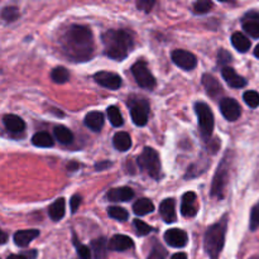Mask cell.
I'll return each instance as SVG.
<instances>
[{
  "instance_id": "7c38bea8",
  "label": "cell",
  "mask_w": 259,
  "mask_h": 259,
  "mask_svg": "<svg viewBox=\"0 0 259 259\" xmlns=\"http://www.w3.org/2000/svg\"><path fill=\"white\" fill-rule=\"evenodd\" d=\"M243 29L253 38H259V13L250 10L242 18Z\"/></svg>"
},
{
  "instance_id": "74e56055",
  "label": "cell",
  "mask_w": 259,
  "mask_h": 259,
  "mask_svg": "<svg viewBox=\"0 0 259 259\" xmlns=\"http://www.w3.org/2000/svg\"><path fill=\"white\" fill-rule=\"evenodd\" d=\"M134 228H136V230H137V233H138V235H148L149 233L152 232V227H149L148 224H147V223H144V222H142V220H139V219H136L134 220Z\"/></svg>"
},
{
  "instance_id": "277c9868",
  "label": "cell",
  "mask_w": 259,
  "mask_h": 259,
  "mask_svg": "<svg viewBox=\"0 0 259 259\" xmlns=\"http://www.w3.org/2000/svg\"><path fill=\"white\" fill-rule=\"evenodd\" d=\"M230 157H232L230 153L225 154V157L219 163L217 172H215L211 185V197H214V199L222 200L225 197V190H227L228 182H229L230 166H232Z\"/></svg>"
},
{
  "instance_id": "cb8c5ba5",
  "label": "cell",
  "mask_w": 259,
  "mask_h": 259,
  "mask_svg": "<svg viewBox=\"0 0 259 259\" xmlns=\"http://www.w3.org/2000/svg\"><path fill=\"white\" fill-rule=\"evenodd\" d=\"M65 210H66V202L63 197L57 199L52 205H51L48 214L53 222H60L63 217H65Z\"/></svg>"
},
{
  "instance_id": "ffe728a7",
  "label": "cell",
  "mask_w": 259,
  "mask_h": 259,
  "mask_svg": "<svg viewBox=\"0 0 259 259\" xmlns=\"http://www.w3.org/2000/svg\"><path fill=\"white\" fill-rule=\"evenodd\" d=\"M3 123H4L5 128L10 133H22L25 129V123L20 116L14 115V114H8L3 118Z\"/></svg>"
},
{
  "instance_id": "30bf717a",
  "label": "cell",
  "mask_w": 259,
  "mask_h": 259,
  "mask_svg": "<svg viewBox=\"0 0 259 259\" xmlns=\"http://www.w3.org/2000/svg\"><path fill=\"white\" fill-rule=\"evenodd\" d=\"M219 108L223 116L229 121L238 120V119L240 118V114H242V108H240V105L234 100V99H222V100H220Z\"/></svg>"
},
{
  "instance_id": "1f68e13d",
  "label": "cell",
  "mask_w": 259,
  "mask_h": 259,
  "mask_svg": "<svg viewBox=\"0 0 259 259\" xmlns=\"http://www.w3.org/2000/svg\"><path fill=\"white\" fill-rule=\"evenodd\" d=\"M109 217L119 222H125L129 219V212L120 206H110L108 209Z\"/></svg>"
},
{
  "instance_id": "d6a6232c",
  "label": "cell",
  "mask_w": 259,
  "mask_h": 259,
  "mask_svg": "<svg viewBox=\"0 0 259 259\" xmlns=\"http://www.w3.org/2000/svg\"><path fill=\"white\" fill-rule=\"evenodd\" d=\"M20 13L17 7H5L2 12V18L5 23H13L19 18Z\"/></svg>"
},
{
  "instance_id": "6da1fadb",
  "label": "cell",
  "mask_w": 259,
  "mask_h": 259,
  "mask_svg": "<svg viewBox=\"0 0 259 259\" xmlns=\"http://www.w3.org/2000/svg\"><path fill=\"white\" fill-rule=\"evenodd\" d=\"M61 45L66 57L73 62H86L93 57L95 50L93 32L85 25L78 24L71 25L66 30Z\"/></svg>"
},
{
  "instance_id": "e575fe53",
  "label": "cell",
  "mask_w": 259,
  "mask_h": 259,
  "mask_svg": "<svg viewBox=\"0 0 259 259\" xmlns=\"http://www.w3.org/2000/svg\"><path fill=\"white\" fill-rule=\"evenodd\" d=\"M243 99H244L245 104H247L249 108H257L259 106V94L257 91H253V90H249V91H245L244 95H243Z\"/></svg>"
},
{
  "instance_id": "d4e9b609",
  "label": "cell",
  "mask_w": 259,
  "mask_h": 259,
  "mask_svg": "<svg viewBox=\"0 0 259 259\" xmlns=\"http://www.w3.org/2000/svg\"><path fill=\"white\" fill-rule=\"evenodd\" d=\"M113 144L118 151L126 152L132 147V138L126 132H119L114 136Z\"/></svg>"
},
{
  "instance_id": "4fadbf2b",
  "label": "cell",
  "mask_w": 259,
  "mask_h": 259,
  "mask_svg": "<svg viewBox=\"0 0 259 259\" xmlns=\"http://www.w3.org/2000/svg\"><path fill=\"white\" fill-rule=\"evenodd\" d=\"M164 240L168 245L174 248H184L189 242L186 232L181 229H169L164 233Z\"/></svg>"
},
{
  "instance_id": "f1b7e54d",
  "label": "cell",
  "mask_w": 259,
  "mask_h": 259,
  "mask_svg": "<svg viewBox=\"0 0 259 259\" xmlns=\"http://www.w3.org/2000/svg\"><path fill=\"white\" fill-rule=\"evenodd\" d=\"M53 133H55L56 139H57L60 143L62 144H70L73 142V134L72 132L68 128L63 125H57L53 129Z\"/></svg>"
},
{
  "instance_id": "f35d334b",
  "label": "cell",
  "mask_w": 259,
  "mask_h": 259,
  "mask_svg": "<svg viewBox=\"0 0 259 259\" xmlns=\"http://www.w3.org/2000/svg\"><path fill=\"white\" fill-rule=\"evenodd\" d=\"M258 228H259V202L252 209V212H250V224H249V229L252 230V232L257 230Z\"/></svg>"
},
{
  "instance_id": "7dc6e473",
  "label": "cell",
  "mask_w": 259,
  "mask_h": 259,
  "mask_svg": "<svg viewBox=\"0 0 259 259\" xmlns=\"http://www.w3.org/2000/svg\"><path fill=\"white\" fill-rule=\"evenodd\" d=\"M77 167H78L77 163H71L70 166H68V169H71V171H73V169L77 168Z\"/></svg>"
},
{
  "instance_id": "8d00e7d4",
  "label": "cell",
  "mask_w": 259,
  "mask_h": 259,
  "mask_svg": "<svg viewBox=\"0 0 259 259\" xmlns=\"http://www.w3.org/2000/svg\"><path fill=\"white\" fill-rule=\"evenodd\" d=\"M212 3L209 0H201V2H196L194 4V13L197 15L206 14L211 10Z\"/></svg>"
},
{
  "instance_id": "2e32d148",
  "label": "cell",
  "mask_w": 259,
  "mask_h": 259,
  "mask_svg": "<svg viewBox=\"0 0 259 259\" xmlns=\"http://www.w3.org/2000/svg\"><path fill=\"white\" fill-rule=\"evenodd\" d=\"M159 214L166 224H172L176 222V201L175 199H166L159 205Z\"/></svg>"
},
{
  "instance_id": "d590c367",
  "label": "cell",
  "mask_w": 259,
  "mask_h": 259,
  "mask_svg": "<svg viewBox=\"0 0 259 259\" xmlns=\"http://www.w3.org/2000/svg\"><path fill=\"white\" fill-rule=\"evenodd\" d=\"M73 244H75L76 252H77L78 259H91V250L86 245L81 244L77 238L73 237Z\"/></svg>"
},
{
  "instance_id": "5bb4252c",
  "label": "cell",
  "mask_w": 259,
  "mask_h": 259,
  "mask_svg": "<svg viewBox=\"0 0 259 259\" xmlns=\"http://www.w3.org/2000/svg\"><path fill=\"white\" fill-rule=\"evenodd\" d=\"M197 209V196L195 192L189 191L182 196V204H181V214L185 218H192L196 215Z\"/></svg>"
},
{
  "instance_id": "7bdbcfd3",
  "label": "cell",
  "mask_w": 259,
  "mask_h": 259,
  "mask_svg": "<svg viewBox=\"0 0 259 259\" xmlns=\"http://www.w3.org/2000/svg\"><path fill=\"white\" fill-rule=\"evenodd\" d=\"M111 166V162L110 161H104V162H98V163L95 164V169L96 171H103V169L105 168H109V167Z\"/></svg>"
},
{
  "instance_id": "c3c4849f",
  "label": "cell",
  "mask_w": 259,
  "mask_h": 259,
  "mask_svg": "<svg viewBox=\"0 0 259 259\" xmlns=\"http://www.w3.org/2000/svg\"><path fill=\"white\" fill-rule=\"evenodd\" d=\"M254 56H255V57H257V58H259V45L257 46V47L254 48Z\"/></svg>"
},
{
  "instance_id": "b9f144b4",
  "label": "cell",
  "mask_w": 259,
  "mask_h": 259,
  "mask_svg": "<svg viewBox=\"0 0 259 259\" xmlns=\"http://www.w3.org/2000/svg\"><path fill=\"white\" fill-rule=\"evenodd\" d=\"M137 7L141 10H144L146 13H149L152 10V8L154 7V2H147V0H143V2L137 3Z\"/></svg>"
},
{
  "instance_id": "ee69618b",
  "label": "cell",
  "mask_w": 259,
  "mask_h": 259,
  "mask_svg": "<svg viewBox=\"0 0 259 259\" xmlns=\"http://www.w3.org/2000/svg\"><path fill=\"white\" fill-rule=\"evenodd\" d=\"M7 259H29L25 254H10Z\"/></svg>"
},
{
  "instance_id": "3957f363",
  "label": "cell",
  "mask_w": 259,
  "mask_h": 259,
  "mask_svg": "<svg viewBox=\"0 0 259 259\" xmlns=\"http://www.w3.org/2000/svg\"><path fill=\"white\" fill-rule=\"evenodd\" d=\"M228 229V217L225 215L219 223L207 229L204 238V247L210 259H218L225 243Z\"/></svg>"
},
{
  "instance_id": "484cf974",
  "label": "cell",
  "mask_w": 259,
  "mask_h": 259,
  "mask_svg": "<svg viewBox=\"0 0 259 259\" xmlns=\"http://www.w3.org/2000/svg\"><path fill=\"white\" fill-rule=\"evenodd\" d=\"M232 45L234 46V48L238 51V52L245 53L249 51L250 40L248 39L243 33L237 32L232 35Z\"/></svg>"
},
{
  "instance_id": "d6986e66",
  "label": "cell",
  "mask_w": 259,
  "mask_h": 259,
  "mask_svg": "<svg viewBox=\"0 0 259 259\" xmlns=\"http://www.w3.org/2000/svg\"><path fill=\"white\" fill-rule=\"evenodd\" d=\"M106 197L110 201L116 202V201H129L134 197V191L131 187H116V189L109 190V192L106 194Z\"/></svg>"
},
{
  "instance_id": "ac0fdd59",
  "label": "cell",
  "mask_w": 259,
  "mask_h": 259,
  "mask_svg": "<svg viewBox=\"0 0 259 259\" xmlns=\"http://www.w3.org/2000/svg\"><path fill=\"white\" fill-rule=\"evenodd\" d=\"M134 245L132 238L126 237V235L116 234L109 240V249L114 250V252H124V250L131 249Z\"/></svg>"
},
{
  "instance_id": "e0dca14e",
  "label": "cell",
  "mask_w": 259,
  "mask_h": 259,
  "mask_svg": "<svg viewBox=\"0 0 259 259\" xmlns=\"http://www.w3.org/2000/svg\"><path fill=\"white\" fill-rule=\"evenodd\" d=\"M223 78L227 81V83L229 86L234 89H242L247 85V80H245L243 76L238 75L237 71L232 67H228V66H224L222 70Z\"/></svg>"
},
{
  "instance_id": "5b68a950",
  "label": "cell",
  "mask_w": 259,
  "mask_h": 259,
  "mask_svg": "<svg viewBox=\"0 0 259 259\" xmlns=\"http://www.w3.org/2000/svg\"><path fill=\"white\" fill-rule=\"evenodd\" d=\"M138 164L142 169L147 171V174L154 180L161 179V161L159 156L153 148L146 147L138 157Z\"/></svg>"
},
{
  "instance_id": "7a4b0ae2",
  "label": "cell",
  "mask_w": 259,
  "mask_h": 259,
  "mask_svg": "<svg viewBox=\"0 0 259 259\" xmlns=\"http://www.w3.org/2000/svg\"><path fill=\"white\" fill-rule=\"evenodd\" d=\"M104 45V52L109 58L115 61H123L128 57L133 48L134 42L132 34L124 29H109L101 35Z\"/></svg>"
},
{
  "instance_id": "bcb514c9",
  "label": "cell",
  "mask_w": 259,
  "mask_h": 259,
  "mask_svg": "<svg viewBox=\"0 0 259 259\" xmlns=\"http://www.w3.org/2000/svg\"><path fill=\"white\" fill-rule=\"evenodd\" d=\"M2 235H3V237H2V244H5V243H7V233H4V232H3L2 233Z\"/></svg>"
},
{
  "instance_id": "60d3db41",
  "label": "cell",
  "mask_w": 259,
  "mask_h": 259,
  "mask_svg": "<svg viewBox=\"0 0 259 259\" xmlns=\"http://www.w3.org/2000/svg\"><path fill=\"white\" fill-rule=\"evenodd\" d=\"M81 205V196L80 195H73L72 197H71L70 200V207H71V212L72 214H75L76 211H77L78 206Z\"/></svg>"
},
{
  "instance_id": "8fae6325",
  "label": "cell",
  "mask_w": 259,
  "mask_h": 259,
  "mask_svg": "<svg viewBox=\"0 0 259 259\" xmlns=\"http://www.w3.org/2000/svg\"><path fill=\"white\" fill-rule=\"evenodd\" d=\"M94 80L100 86L110 90H118L121 86V78L118 73L109 72V71H99L94 75Z\"/></svg>"
},
{
  "instance_id": "44dd1931",
  "label": "cell",
  "mask_w": 259,
  "mask_h": 259,
  "mask_svg": "<svg viewBox=\"0 0 259 259\" xmlns=\"http://www.w3.org/2000/svg\"><path fill=\"white\" fill-rule=\"evenodd\" d=\"M39 235V232L35 229L33 230H19L14 234V243L18 247H27L32 240H34L35 238Z\"/></svg>"
},
{
  "instance_id": "ba28073f",
  "label": "cell",
  "mask_w": 259,
  "mask_h": 259,
  "mask_svg": "<svg viewBox=\"0 0 259 259\" xmlns=\"http://www.w3.org/2000/svg\"><path fill=\"white\" fill-rule=\"evenodd\" d=\"M129 109H131V116L134 124L138 126L146 125L148 121L149 104L144 99H131L129 100Z\"/></svg>"
},
{
  "instance_id": "603a6c76",
  "label": "cell",
  "mask_w": 259,
  "mask_h": 259,
  "mask_svg": "<svg viewBox=\"0 0 259 259\" xmlns=\"http://www.w3.org/2000/svg\"><path fill=\"white\" fill-rule=\"evenodd\" d=\"M109 242L104 237L98 238V239L91 242V250H93L94 258L95 259H105L108 254Z\"/></svg>"
},
{
  "instance_id": "8992f818",
  "label": "cell",
  "mask_w": 259,
  "mask_h": 259,
  "mask_svg": "<svg viewBox=\"0 0 259 259\" xmlns=\"http://www.w3.org/2000/svg\"><path fill=\"white\" fill-rule=\"evenodd\" d=\"M195 111H196L197 119H199V126L202 138L205 141H209L214 132V114L209 105L201 103V101L195 104Z\"/></svg>"
},
{
  "instance_id": "7402d4cb",
  "label": "cell",
  "mask_w": 259,
  "mask_h": 259,
  "mask_svg": "<svg viewBox=\"0 0 259 259\" xmlns=\"http://www.w3.org/2000/svg\"><path fill=\"white\" fill-rule=\"evenodd\" d=\"M85 125L93 132H100L104 126V115L100 111H90L85 116Z\"/></svg>"
},
{
  "instance_id": "681fc988",
  "label": "cell",
  "mask_w": 259,
  "mask_h": 259,
  "mask_svg": "<svg viewBox=\"0 0 259 259\" xmlns=\"http://www.w3.org/2000/svg\"><path fill=\"white\" fill-rule=\"evenodd\" d=\"M250 259H259V255H258V257H253V258H250Z\"/></svg>"
},
{
  "instance_id": "ab89813d",
  "label": "cell",
  "mask_w": 259,
  "mask_h": 259,
  "mask_svg": "<svg viewBox=\"0 0 259 259\" xmlns=\"http://www.w3.org/2000/svg\"><path fill=\"white\" fill-rule=\"evenodd\" d=\"M232 61V55L227 50H220L218 53V62L219 65H227Z\"/></svg>"
},
{
  "instance_id": "9c48e42d",
  "label": "cell",
  "mask_w": 259,
  "mask_h": 259,
  "mask_svg": "<svg viewBox=\"0 0 259 259\" xmlns=\"http://www.w3.org/2000/svg\"><path fill=\"white\" fill-rule=\"evenodd\" d=\"M172 61L176 66L185 71H192L197 65V58L194 53L185 50H175L171 55Z\"/></svg>"
},
{
  "instance_id": "4dcf8cb0",
  "label": "cell",
  "mask_w": 259,
  "mask_h": 259,
  "mask_svg": "<svg viewBox=\"0 0 259 259\" xmlns=\"http://www.w3.org/2000/svg\"><path fill=\"white\" fill-rule=\"evenodd\" d=\"M108 118L110 120L111 125L114 126H121L123 125L124 120H123V116H121L120 110L118 109V106L115 105H111L108 108Z\"/></svg>"
},
{
  "instance_id": "9a60e30c",
  "label": "cell",
  "mask_w": 259,
  "mask_h": 259,
  "mask_svg": "<svg viewBox=\"0 0 259 259\" xmlns=\"http://www.w3.org/2000/svg\"><path fill=\"white\" fill-rule=\"evenodd\" d=\"M201 82L204 85L205 90L207 91L210 98L212 99H218L219 96L223 95V86L220 85V82L218 81L217 77H214L210 73H205L201 78Z\"/></svg>"
},
{
  "instance_id": "83f0119b",
  "label": "cell",
  "mask_w": 259,
  "mask_h": 259,
  "mask_svg": "<svg viewBox=\"0 0 259 259\" xmlns=\"http://www.w3.org/2000/svg\"><path fill=\"white\" fill-rule=\"evenodd\" d=\"M32 143L35 147H40V148H50L53 146V139L47 132H38L32 137Z\"/></svg>"
},
{
  "instance_id": "52a82bcc",
  "label": "cell",
  "mask_w": 259,
  "mask_h": 259,
  "mask_svg": "<svg viewBox=\"0 0 259 259\" xmlns=\"http://www.w3.org/2000/svg\"><path fill=\"white\" fill-rule=\"evenodd\" d=\"M132 73H133L137 83L141 88L147 89V90H153L156 88V78L152 75V72L149 71L148 66H147V63L144 61H137L132 66Z\"/></svg>"
},
{
  "instance_id": "4316f807",
  "label": "cell",
  "mask_w": 259,
  "mask_h": 259,
  "mask_svg": "<svg viewBox=\"0 0 259 259\" xmlns=\"http://www.w3.org/2000/svg\"><path fill=\"white\" fill-rule=\"evenodd\" d=\"M153 210H154L153 202H152L149 199H146V197H144V199L137 200L133 205L134 214L141 215V217L142 215L149 214V212H153Z\"/></svg>"
},
{
  "instance_id": "f6af8a7d",
  "label": "cell",
  "mask_w": 259,
  "mask_h": 259,
  "mask_svg": "<svg viewBox=\"0 0 259 259\" xmlns=\"http://www.w3.org/2000/svg\"><path fill=\"white\" fill-rule=\"evenodd\" d=\"M171 259H187V255L185 253H176V254L172 255Z\"/></svg>"
},
{
  "instance_id": "f546056e",
  "label": "cell",
  "mask_w": 259,
  "mask_h": 259,
  "mask_svg": "<svg viewBox=\"0 0 259 259\" xmlns=\"http://www.w3.org/2000/svg\"><path fill=\"white\" fill-rule=\"evenodd\" d=\"M51 78L56 83H65L70 80V72H68L67 68L62 67V66H58V67H55L52 70Z\"/></svg>"
},
{
  "instance_id": "836d02e7",
  "label": "cell",
  "mask_w": 259,
  "mask_h": 259,
  "mask_svg": "<svg viewBox=\"0 0 259 259\" xmlns=\"http://www.w3.org/2000/svg\"><path fill=\"white\" fill-rule=\"evenodd\" d=\"M167 257V250L162 247V244H159L158 242H156L152 247L151 253H149L148 258L147 259H166Z\"/></svg>"
}]
</instances>
